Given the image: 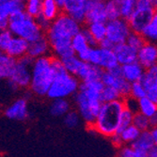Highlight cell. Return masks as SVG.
Returning a JSON list of instances; mask_svg holds the SVG:
<instances>
[{
    "label": "cell",
    "mask_w": 157,
    "mask_h": 157,
    "mask_svg": "<svg viewBox=\"0 0 157 157\" xmlns=\"http://www.w3.org/2000/svg\"><path fill=\"white\" fill-rule=\"evenodd\" d=\"M60 8L55 0H42L40 16L49 22H53L60 14Z\"/></svg>",
    "instance_id": "obj_21"
},
{
    "label": "cell",
    "mask_w": 157,
    "mask_h": 157,
    "mask_svg": "<svg viewBox=\"0 0 157 157\" xmlns=\"http://www.w3.org/2000/svg\"><path fill=\"white\" fill-rule=\"evenodd\" d=\"M27 47H28V42L26 40L13 36L7 50L5 51V54H7L10 58L17 60L26 56Z\"/></svg>",
    "instance_id": "obj_18"
},
{
    "label": "cell",
    "mask_w": 157,
    "mask_h": 157,
    "mask_svg": "<svg viewBox=\"0 0 157 157\" xmlns=\"http://www.w3.org/2000/svg\"><path fill=\"white\" fill-rule=\"evenodd\" d=\"M120 99L121 98L117 90L111 87H104L101 92L102 103H110V102H114V101H116V100H120Z\"/></svg>",
    "instance_id": "obj_38"
},
{
    "label": "cell",
    "mask_w": 157,
    "mask_h": 157,
    "mask_svg": "<svg viewBox=\"0 0 157 157\" xmlns=\"http://www.w3.org/2000/svg\"><path fill=\"white\" fill-rule=\"evenodd\" d=\"M146 157H157V148H156V146L153 147L152 149H151V150L147 152Z\"/></svg>",
    "instance_id": "obj_52"
},
{
    "label": "cell",
    "mask_w": 157,
    "mask_h": 157,
    "mask_svg": "<svg viewBox=\"0 0 157 157\" xmlns=\"http://www.w3.org/2000/svg\"><path fill=\"white\" fill-rule=\"evenodd\" d=\"M124 109L123 100H116L110 103H103L101 109L92 124V129L104 136L110 137L118 130L121 113Z\"/></svg>",
    "instance_id": "obj_3"
},
{
    "label": "cell",
    "mask_w": 157,
    "mask_h": 157,
    "mask_svg": "<svg viewBox=\"0 0 157 157\" xmlns=\"http://www.w3.org/2000/svg\"><path fill=\"white\" fill-rule=\"evenodd\" d=\"M157 0H137L136 3V9L151 10H156Z\"/></svg>",
    "instance_id": "obj_45"
},
{
    "label": "cell",
    "mask_w": 157,
    "mask_h": 157,
    "mask_svg": "<svg viewBox=\"0 0 157 157\" xmlns=\"http://www.w3.org/2000/svg\"><path fill=\"white\" fill-rule=\"evenodd\" d=\"M36 22H37L38 25L40 26V28L41 31L44 32V33H45V32L48 30V28H49L50 25H51V22L47 21V20L44 19V18H42L41 16H39V17L36 19Z\"/></svg>",
    "instance_id": "obj_47"
},
{
    "label": "cell",
    "mask_w": 157,
    "mask_h": 157,
    "mask_svg": "<svg viewBox=\"0 0 157 157\" xmlns=\"http://www.w3.org/2000/svg\"><path fill=\"white\" fill-rule=\"evenodd\" d=\"M81 29V24L61 12L51 23L48 30L44 33L54 56L62 59L75 55L71 46V40Z\"/></svg>",
    "instance_id": "obj_1"
},
{
    "label": "cell",
    "mask_w": 157,
    "mask_h": 157,
    "mask_svg": "<svg viewBox=\"0 0 157 157\" xmlns=\"http://www.w3.org/2000/svg\"><path fill=\"white\" fill-rule=\"evenodd\" d=\"M136 128L140 131V132H144L148 131L151 129V125L149 121V118L145 117L144 115H142L141 113H136L134 114L133 117V123H132Z\"/></svg>",
    "instance_id": "obj_35"
},
{
    "label": "cell",
    "mask_w": 157,
    "mask_h": 157,
    "mask_svg": "<svg viewBox=\"0 0 157 157\" xmlns=\"http://www.w3.org/2000/svg\"><path fill=\"white\" fill-rule=\"evenodd\" d=\"M121 73H122V77L126 81L132 84L134 82H138L141 80L142 76H143L145 73V69L137 61H136L130 64L121 66Z\"/></svg>",
    "instance_id": "obj_19"
},
{
    "label": "cell",
    "mask_w": 157,
    "mask_h": 157,
    "mask_svg": "<svg viewBox=\"0 0 157 157\" xmlns=\"http://www.w3.org/2000/svg\"><path fill=\"white\" fill-rule=\"evenodd\" d=\"M147 152L135 150L130 145H125L120 148L119 157H146Z\"/></svg>",
    "instance_id": "obj_39"
},
{
    "label": "cell",
    "mask_w": 157,
    "mask_h": 157,
    "mask_svg": "<svg viewBox=\"0 0 157 157\" xmlns=\"http://www.w3.org/2000/svg\"><path fill=\"white\" fill-rule=\"evenodd\" d=\"M133 117L134 114L131 113L129 110L123 109L122 112L121 113V116L119 119V123H118V130L117 133H121L122 130H124L125 128L129 127L133 123Z\"/></svg>",
    "instance_id": "obj_36"
},
{
    "label": "cell",
    "mask_w": 157,
    "mask_h": 157,
    "mask_svg": "<svg viewBox=\"0 0 157 157\" xmlns=\"http://www.w3.org/2000/svg\"><path fill=\"white\" fill-rule=\"evenodd\" d=\"M16 60L5 53H0V80H9Z\"/></svg>",
    "instance_id": "obj_23"
},
{
    "label": "cell",
    "mask_w": 157,
    "mask_h": 157,
    "mask_svg": "<svg viewBox=\"0 0 157 157\" xmlns=\"http://www.w3.org/2000/svg\"><path fill=\"white\" fill-rule=\"evenodd\" d=\"M0 11L3 15L9 18L13 14L24 11V3L18 1V0H9L4 4L0 5Z\"/></svg>",
    "instance_id": "obj_28"
},
{
    "label": "cell",
    "mask_w": 157,
    "mask_h": 157,
    "mask_svg": "<svg viewBox=\"0 0 157 157\" xmlns=\"http://www.w3.org/2000/svg\"><path fill=\"white\" fill-rule=\"evenodd\" d=\"M12 38L13 35L10 32L8 28L4 30H0V53H5Z\"/></svg>",
    "instance_id": "obj_42"
},
{
    "label": "cell",
    "mask_w": 157,
    "mask_h": 157,
    "mask_svg": "<svg viewBox=\"0 0 157 157\" xmlns=\"http://www.w3.org/2000/svg\"><path fill=\"white\" fill-rule=\"evenodd\" d=\"M140 34L143 37L146 42L155 44V41L157 40V15L156 14L152 17L151 22L143 28V30L141 31Z\"/></svg>",
    "instance_id": "obj_26"
},
{
    "label": "cell",
    "mask_w": 157,
    "mask_h": 157,
    "mask_svg": "<svg viewBox=\"0 0 157 157\" xmlns=\"http://www.w3.org/2000/svg\"><path fill=\"white\" fill-rule=\"evenodd\" d=\"M105 15L107 21L121 18L119 6L115 0H105Z\"/></svg>",
    "instance_id": "obj_34"
},
{
    "label": "cell",
    "mask_w": 157,
    "mask_h": 157,
    "mask_svg": "<svg viewBox=\"0 0 157 157\" xmlns=\"http://www.w3.org/2000/svg\"><path fill=\"white\" fill-rule=\"evenodd\" d=\"M105 71H103L100 67L83 62L80 67L78 73L76 75V78L80 82H94V81H101L102 75Z\"/></svg>",
    "instance_id": "obj_16"
},
{
    "label": "cell",
    "mask_w": 157,
    "mask_h": 157,
    "mask_svg": "<svg viewBox=\"0 0 157 157\" xmlns=\"http://www.w3.org/2000/svg\"><path fill=\"white\" fill-rule=\"evenodd\" d=\"M8 29L14 36L31 42L44 35L38 25L36 19L28 16L25 11L18 12L9 17Z\"/></svg>",
    "instance_id": "obj_5"
},
{
    "label": "cell",
    "mask_w": 157,
    "mask_h": 157,
    "mask_svg": "<svg viewBox=\"0 0 157 157\" xmlns=\"http://www.w3.org/2000/svg\"><path fill=\"white\" fill-rule=\"evenodd\" d=\"M7 1H9V0H0V5L4 4V3H5V2H7Z\"/></svg>",
    "instance_id": "obj_56"
},
{
    "label": "cell",
    "mask_w": 157,
    "mask_h": 157,
    "mask_svg": "<svg viewBox=\"0 0 157 157\" xmlns=\"http://www.w3.org/2000/svg\"><path fill=\"white\" fill-rule=\"evenodd\" d=\"M18 1H20V2H22V3H25L26 0H18Z\"/></svg>",
    "instance_id": "obj_57"
},
{
    "label": "cell",
    "mask_w": 157,
    "mask_h": 157,
    "mask_svg": "<svg viewBox=\"0 0 157 157\" xmlns=\"http://www.w3.org/2000/svg\"><path fill=\"white\" fill-rule=\"evenodd\" d=\"M145 40L143 39V37L141 36V34L139 33H135V32H131L129 34V36L127 37L125 44L127 45H129L131 48H133L136 51H138L143 44H145Z\"/></svg>",
    "instance_id": "obj_37"
},
{
    "label": "cell",
    "mask_w": 157,
    "mask_h": 157,
    "mask_svg": "<svg viewBox=\"0 0 157 157\" xmlns=\"http://www.w3.org/2000/svg\"><path fill=\"white\" fill-rule=\"evenodd\" d=\"M119 6L121 18L128 20L136 9V3L137 0H115Z\"/></svg>",
    "instance_id": "obj_29"
},
{
    "label": "cell",
    "mask_w": 157,
    "mask_h": 157,
    "mask_svg": "<svg viewBox=\"0 0 157 157\" xmlns=\"http://www.w3.org/2000/svg\"><path fill=\"white\" fill-rule=\"evenodd\" d=\"M113 52L115 54L118 64L120 66H123L136 61L137 51L134 50L129 45H127L125 42L116 45L113 48Z\"/></svg>",
    "instance_id": "obj_17"
},
{
    "label": "cell",
    "mask_w": 157,
    "mask_h": 157,
    "mask_svg": "<svg viewBox=\"0 0 157 157\" xmlns=\"http://www.w3.org/2000/svg\"><path fill=\"white\" fill-rule=\"evenodd\" d=\"M87 29L91 34L93 39L99 44L100 41L105 39V23H90L88 24Z\"/></svg>",
    "instance_id": "obj_30"
},
{
    "label": "cell",
    "mask_w": 157,
    "mask_h": 157,
    "mask_svg": "<svg viewBox=\"0 0 157 157\" xmlns=\"http://www.w3.org/2000/svg\"><path fill=\"white\" fill-rule=\"evenodd\" d=\"M51 53V48L49 45V42L44 35L38 38L37 40L28 42L27 53L28 56L32 59H36L42 56H47Z\"/></svg>",
    "instance_id": "obj_15"
},
{
    "label": "cell",
    "mask_w": 157,
    "mask_h": 157,
    "mask_svg": "<svg viewBox=\"0 0 157 157\" xmlns=\"http://www.w3.org/2000/svg\"><path fill=\"white\" fill-rule=\"evenodd\" d=\"M140 82L145 90L146 97L157 103V65L145 70Z\"/></svg>",
    "instance_id": "obj_12"
},
{
    "label": "cell",
    "mask_w": 157,
    "mask_h": 157,
    "mask_svg": "<svg viewBox=\"0 0 157 157\" xmlns=\"http://www.w3.org/2000/svg\"><path fill=\"white\" fill-rule=\"evenodd\" d=\"M50 64H51V69L53 71L55 76H58V75H63L66 73L61 59L56 58V56H51Z\"/></svg>",
    "instance_id": "obj_43"
},
{
    "label": "cell",
    "mask_w": 157,
    "mask_h": 157,
    "mask_svg": "<svg viewBox=\"0 0 157 157\" xmlns=\"http://www.w3.org/2000/svg\"><path fill=\"white\" fill-rule=\"evenodd\" d=\"M79 85L80 81L75 76L65 73L55 77L46 96L51 100L67 99L78 91Z\"/></svg>",
    "instance_id": "obj_6"
},
{
    "label": "cell",
    "mask_w": 157,
    "mask_h": 157,
    "mask_svg": "<svg viewBox=\"0 0 157 157\" xmlns=\"http://www.w3.org/2000/svg\"><path fill=\"white\" fill-rule=\"evenodd\" d=\"M80 116L77 111L70 110L64 116V123L69 128H75L80 123Z\"/></svg>",
    "instance_id": "obj_40"
},
{
    "label": "cell",
    "mask_w": 157,
    "mask_h": 157,
    "mask_svg": "<svg viewBox=\"0 0 157 157\" xmlns=\"http://www.w3.org/2000/svg\"><path fill=\"white\" fill-rule=\"evenodd\" d=\"M33 60L28 56L17 59L13 72L8 80L18 89H26L29 88V84L31 80V67Z\"/></svg>",
    "instance_id": "obj_7"
},
{
    "label": "cell",
    "mask_w": 157,
    "mask_h": 157,
    "mask_svg": "<svg viewBox=\"0 0 157 157\" xmlns=\"http://www.w3.org/2000/svg\"><path fill=\"white\" fill-rule=\"evenodd\" d=\"M98 46L100 48H103V49H110V50H113V48L115 47V45H114L111 41H109L106 38L104 39L102 41H100L99 42V44Z\"/></svg>",
    "instance_id": "obj_49"
},
{
    "label": "cell",
    "mask_w": 157,
    "mask_h": 157,
    "mask_svg": "<svg viewBox=\"0 0 157 157\" xmlns=\"http://www.w3.org/2000/svg\"><path fill=\"white\" fill-rule=\"evenodd\" d=\"M149 121H150L151 128L156 127V125H157V115H154V116L151 117V118L149 119Z\"/></svg>",
    "instance_id": "obj_53"
},
{
    "label": "cell",
    "mask_w": 157,
    "mask_h": 157,
    "mask_svg": "<svg viewBox=\"0 0 157 157\" xmlns=\"http://www.w3.org/2000/svg\"><path fill=\"white\" fill-rule=\"evenodd\" d=\"M136 61L145 70L155 66L157 61V47L155 44L145 42L136 55Z\"/></svg>",
    "instance_id": "obj_13"
},
{
    "label": "cell",
    "mask_w": 157,
    "mask_h": 157,
    "mask_svg": "<svg viewBox=\"0 0 157 157\" xmlns=\"http://www.w3.org/2000/svg\"><path fill=\"white\" fill-rule=\"evenodd\" d=\"M71 110V105L67 99H56L53 100L50 106V112L53 116L62 117Z\"/></svg>",
    "instance_id": "obj_24"
},
{
    "label": "cell",
    "mask_w": 157,
    "mask_h": 157,
    "mask_svg": "<svg viewBox=\"0 0 157 157\" xmlns=\"http://www.w3.org/2000/svg\"><path fill=\"white\" fill-rule=\"evenodd\" d=\"M81 32H82V34L84 35L86 40H87L89 47H97V46H98L97 41L93 39V37L91 36V34H90V33L89 32V30L87 29V27H83L82 29H81Z\"/></svg>",
    "instance_id": "obj_46"
},
{
    "label": "cell",
    "mask_w": 157,
    "mask_h": 157,
    "mask_svg": "<svg viewBox=\"0 0 157 157\" xmlns=\"http://www.w3.org/2000/svg\"><path fill=\"white\" fill-rule=\"evenodd\" d=\"M156 142L152 139L150 130L140 132L139 136L130 145L132 148L137 151H149L151 149L156 146Z\"/></svg>",
    "instance_id": "obj_22"
},
{
    "label": "cell",
    "mask_w": 157,
    "mask_h": 157,
    "mask_svg": "<svg viewBox=\"0 0 157 157\" xmlns=\"http://www.w3.org/2000/svg\"><path fill=\"white\" fill-rule=\"evenodd\" d=\"M130 96L136 99L137 101L142 98L146 97V92L145 90L142 86L141 82H134L131 84V90H130Z\"/></svg>",
    "instance_id": "obj_41"
},
{
    "label": "cell",
    "mask_w": 157,
    "mask_h": 157,
    "mask_svg": "<svg viewBox=\"0 0 157 157\" xmlns=\"http://www.w3.org/2000/svg\"><path fill=\"white\" fill-rule=\"evenodd\" d=\"M55 1L58 3V5L59 6V8L61 9L62 5H63V2H64V0H55Z\"/></svg>",
    "instance_id": "obj_55"
},
{
    "label": "cell",
    "mask_w": 157,
    "mask_h": 157,
    "mask_svg": "<svg viewBox=\"0 0 157 157\" xmlns=\"http://www.w3.org/2000/svg\"><path fill=\"white\" fill-rule=\"evenodd\" d=\"M110 139H111V142H112V144L114 146H116L118 148H121L124 144H123V142L121 140V137L120 136V134L116 133L115 135H113L110 136Z\"/></svg>",
    "instance_id": "obj_48"
},
{
    "label": "cell",
    "mask_w": 157,
    "mask_h": 157,
    "mask_svg": "<svg viewBox=\"0 0 157 157\" xmlns=\"http://www.w3.org/2000/svg\"><path fill=\"white\" fill-rule=\"evenodd\" d=\"M104 85L101 81L80 82L78 91L75 94V103L80 118L89 126H92L101 109V92Z\"/></svg>",
    "instance_id": "obj_2"
},
{
    "label": "cell",
    "mask_w": 157,
    "mask_h": 157,
    "mask_svg": "<svg viewBox=\"0 0 157 157\" xmlns=\"http://www.w3.org/2000/svg\"><path fill=\"white\" fill-rule=\"evenodd\" d=\"M28 106L27 100L25 98L18 99L9 105L5 110V115L10 120L13 121H25L28 118Z\"/></svg>",
    "instance_id": "obj_14"
},
{
    "label": "cell",
    "mask_w": 157,
    "mask_h": 157,
    "mask_svg": "<svg viewBox=\"0 0 157 157\" xmlns=\"http://www.w3.org/2000/svg\"><path fill=\"white\" fill-rule=\"evenodd\" d=\"M71 46H72V49L75 55H78L89 48L88 42L81 31L72 38V40H71Z\"/></svg>",
    "instance_id": "obj_33"
},
{
    "label": "cell",
    "mask_w": 157,
    "mask_h": 157,
    "mask_svg": "<svg viewBox=\"0 0 157 157\" xmlns=\"http://www.w3.org/2000/svg\"><path fill=\"white\" fill-rule=\"evenodd\" d=\"M130 33V26L127 20L123 18H118L105 23V38L115 46L124 44Z\"/></svg>",
    "instance_id": "obj_8"
},
{
    "label": "cell",
    "mask_w": 157,
    "mask_h": 157,
    "mask_svg": "<svg viewBox=\"0 0 157 157\" xmlns=\"http://www.w3.org/2000/svg\"><path fill=\"white\" fill-rule=\"evenodd\" d=\"M42 0H26L24 3V11L34 19L40 16Z\"/></svg>",
    "instance_id": "obj_31"
},
{
    "label": "cell",
    "mask_w": 157,
    "mask_h": 157,
    "mask_svg": "<svg viewBox=\"0 0 157 157\" xmlns=\"http://www.w3.org/2000/svg\"><path fill=\"white\" fill-rule=\"evenodd\" d=\"M118 134H120L123 144L131 145L133 142L139 136L140 131L132 124L129 127L125 128V129L122 130L121 133H118Z\"/></svg>",
    "instance_id": "obj_32"
},
{
    "label": "cell",
    "mask_w": 157,
    "mask_h": 157,
    "mask_svg": "<svg viewBox=\"0 0 157 157\" xmlns=\"http://www.w3.org/2000/svg\"><path fill=\"white\" fill-rule=\"evenodd\" d=\"M138 111L147 118L157 115V103L152 102L147 97L138 100Z\"/></svg>",
    "instance_id": "obj_25"
},
{
    "label": "cell",
    "mask_w": 157,
    "mask_h": 157,
    "mask_svg": "<svg viewBox=\"0 0 157 157\" xmlns=\"http://www.w3.org/2000/svg\"><path fill=\"white\" fill-rule=\"evenodd\" d=\"M50 60V56L33 60L29 89L31 92L37 96H46L50 86L56 77L51 69Z\"/></svg>",
    "instance_id": "obj_4"
},
{
    "label": "cell",
    "mask_w": 157,
    "mask_h": 157,
    "mask_svg": "<svg viewBox=\"0 0 157 157\" xmlns=\"http://www.w3.org/2000/svg\"><path fill=\"white\" fill-rule=\"evenodd\" d=\"M123 100V105H124V108L129 110L131 113L133 114H136L138 113V101L136 99L131 97V96H128Z\"/></svg>",
    "instance_id": "obj_44"
},
{
    "label": "cell",
    "mask_w": 157,
    "mask_h": 157,
    "mask_svg": "<svg viewBox=\"0 0 157 157\" xmlns=\"http://www.w3.org/2000/svg\"><path fill=\"white\" fill-rule=\"evenodd\" d=\"M107 72H109L114 77H122L121 66H120V65H118V66H116L115 68H113V69L107 71Z\"/></svg>",
    "instance_id": "obj_51"
},
{
    "label": "cell",
    "mask_w": 157,
    "mask_h": 157,
    "mask_svg": "<svg viewBox=\"0 0 157 157\" xmlns=\"http://www.w3.org/2000/svg\"><path fill=\"white\" fill-rule=\"evenodd\" d=\"M99 47V46H98ZM118 61L113 50L100 48L98 50V59L96 66L100 67L103 71H109L118 66Z\"/></svg>",
    "instance_id": "obj_20"
},
{
    "label": "cell",
    "mask_w": 157,
    "mask_h": 157,
    "mask_svg": "<svg viewBox=\"0 0 157 157\" xmlns=\"http://www.w3.org/2000/svg\"><path fill=\"white\" fill-rule=\"evenodd\" d=\"M61 61L63 63V66L65 68L66 73L71 75H74V76H76L80 67L83 64V61H81L78 59V56L75 54L73 56H68V58L62 59Z\"/></svg>",
    "instance_id": "obj_27"
},
{
    "label": "cell",
    "mask_w": 157,
    "mask_h": 157,
    "mask_svg": "<svg viewBox=\"0 0 157 157\" xmlns=\"http://www.w3.org/2000/svg\"><path fill=\"white\" fill-rule=\"evenodd\" d=\"M8 24H9V18L1 13L0 11V30H4L8 28Z\"/></svg>",
    "instance_id": "obj_50"
},
{
    "label": "cell",
    "mask_w": 157,
    "mask_h": 157,
    "mask_svg": "<svg viewBox=\"0 0 157 157\" xmlns=\"http://www.w3.org/2000/svg\"><path fill=\"white\" fill-rule=\"evenodd\" d=\"M105 0H89L86 10L85 22L90 23H106L105 15Z\"/></svg>",
    "instance_id": "obj_10"
},
{
    "label": "cell",
    "mask_w": 157,
    "mask_h": 157,
    "mask_svg": "<svg viewBox=\"0 0 157 157\" xmlns=\"http://www.w3.org/2000/svg\"><path fill=\"white\" fill-rule=\"evenodd\" d=\"M150 133H151V136L152 139L157 143V129H156V127L151 128V129H150Z\"/></svg>",
    "instance_id": "obj_54"
},
{
    "label": "cell",
    "mask_w": 157,
    "mask_h": 157,
    "mask_svg": "<svg viewBox=\"0 0 157 157\" xmlns=\"http://www.w3.org/2000/svg\"><path fill=\"white\" fill-rule=\"evenodd\" d=\"M155 14V10L135 9L132 15L127 20L128 25L130 26L131 32L140 34L141 31L143 30V28L151 22V20Z\"/></svg>",
    "instance_id": "obj_9"
},
{
    "label": "cell",
    "mask_w": 157,
    "mask_h": 157,
    "mask_svg": "<svg viewBox=\"0 0 157 157\" xmlns=\"http://www.w3.org/2000/svg\"><path fill=\"white\" fill-rule=\"evenodd\" d=\"M89 0H64L61 9L67 15L72 17L79 24L85 22L86 10Z\"/></svg>",
    "instance_id": "obj_11"
}]
</instances>
